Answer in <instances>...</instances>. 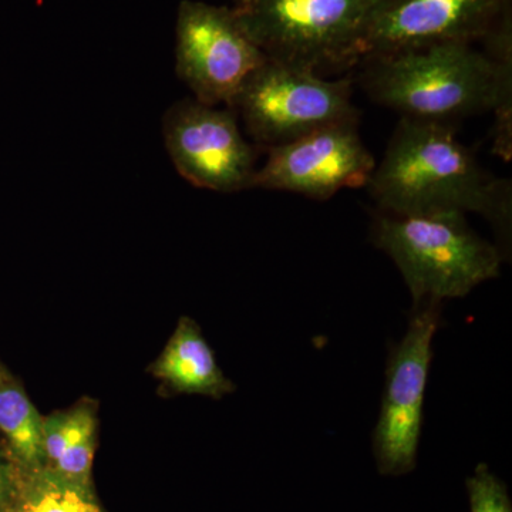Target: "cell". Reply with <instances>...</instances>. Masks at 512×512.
<instances>
[{
	"instance_id": "obj_17",
	"label": "cell",
	"mask_w": 512,
	"mask_h": 512,
	"mask_svg": "<svg viewBox=\"0 0 512 512\" xmlns=\"http://www.w3.org/2000/svg\"><path fill=\"white\" fill-rule=\"evenodd\" d=\"M94 426L87 427L67 446L53 470L73 483L89 487L94 451Z\"/></svg>"
},
{
	"instance_id": "obj_13",
	"label": "cell",
	"mask_w": 512,
	"mask_h": 512,
	"mask_svg": "<svg viewBox=\"0 0 512 512\" xmlns=\"http://www.w3.org/2000/svg\"><path fill=\"white\" fill-rule=\"evenodd\" d=\"M0 431L22 470L43 467V419L18 384L0 377Z\"/></svg>"
},
{
	"instance_id": "obj_4",
	"label": "cell",
	"mask_w": 512,
	"mask_h": 512,
	"mask_svg": "<svg viewBox=\"0 0 512 512\" xmlns=\"http://www.w3.org/2000/svg\"><path fill=\"white\" fill-rule=\"evenodd\" d=\"M377 0H234L266 59L328 77L357 67Z\"/></svg>"
},
{
	"instance_id": "obj_15",
	"label": "cell",
	"mask_w": 512,
	"mask_h": 512,
	"mask_svg": "<svg viewBox=\"0 0 512 512\" xmlns=\"http://www.w3.org/2000/svg\"><path fill=\"white\" fill-rule=\"evenodd\" d=\"M466 487L471 512H512L507 485L487 464H478L473 476L467 478Z\"/></svg>"
},
{
	"instance_id": "obj_19",
	"label": "cell",
	"mask_w": 512,
	"mask_h": 512,
	"mask_svg": "<svg viewBox=\"0 0 512 512\" xmlns=\"http://www.w3.org/2000/svg\"><path fill=\"white\" fill-rule=\"evenodd\" d=\"M3 376V372H2V369H0V377Z\"/></svg>"
},
{
	"instance_id": "obj_9",
	"label": "cell",
	"mask_w": 512,
	"mask_h": 512,
	"mask_svg": "<svg viewBox=\"0 0 512 512\" xmlns=\"http://www.w3.org/2000/svg\"><path fill=\"white\" fill-rule=\"evenodd\" d=\"M376 160L359 133V120L339 121L268 148L254 188L326 201L345 188L366 187Z\"/></svg>"
},
{
	"instance_id": "obj_14",
	"label": "cell",
	"mask_w": 512,
	"mask_h": 512,
	"mask_svg": "<svg viewBox=\"0 0 512 512\" xmlns=\"http://www.w3.org/2000/svg\"><path fill=\"white\" fill-rule=\"evenodd\" d=\"M484 50L494 60L495 96L493 151L508 163L512 158V23L505 22L484 40Z\"/></svg>"
},
{
	"instance_id": "obj_1",
	"label": "cell",
	"mask_w": 512,
	"mask_h": 512,
	"mask_svg": "<svg viewBox=\"0 0 512 512\" xmlns=\"http://www.w3.org/2000/svg\"><path fill=\"white\" fill-rule=\"evenodd\" d=\"M377 210L399 215H481L511 242L512 184L487 173L454 124L402 117L370 177Z\"/></svg>"
},
{
	"instance_id": "obj_8",
	"label": "cell",
	"mask_w": 512,
	"mask_h": 512,
	"mask_svg": "<svg viewBox=\"0 0 512 512\" xmlns=\"http://www.w3.org/2000/svg\"><path fill=\"white\" fill-rule=\"evenodd\" d=\"M163 137L175 170L194 187L224 194L254 188L256 151L229 107L177 101L165 111Z\"/></svg>"
},
{
	"instance_id": "obj_5",
	"label": "cell",
	"mask_w": 512,
	"mask_h": 512,
	"mask_svg": "<svg viewBox=\"0 0 512 512\" xmlns=\"http://www.w3.org/2000/svg\"><path fill=\"white\" fill-rule=\"evenodd\" d=\"M352 97V77L329 80L266 59L228 107L256 144L271 148L329 124L359 120Z\"/></svg>"
},
{
	"instance_id": "obj_2",
	"label": "cell",
	"mask_w": 512,
	"mask_h": 512,
	"mask_svg": "<svg viewBox=\"0 0 512 512\" xmlns=\"http://www.w3.org/2000/svg\"><path fill=\"white\" fill-rule=\"evenodd\" d=\"M357 67L367 96L407 119L456 124L493 110L494 60L473 43L370 55Z\"/></svg>"
},
{
	"instance_id": "obj_6",
	"label": "cell",
	"mask_w": 512,
	"mask_h": 512,
	"mask_svg": "<svg viewBox=\"0 0 512 512\" xmlns=\"http://www.w3.org/2000/svg\"><path fill=\"white\" fill-rule=\"evenodd\" d=\"M443 303L414 305L406 335L389 350L379 419L372 447L382 476L412 473L423 427L424 399L433 340L441 323Z\"/></svg>"
},
{
	"instance_id": "obj_10",
	"label": "cell",
	"mask_w": 512,
	"mask_h": 512,
	"mask_svg": "<svg viewBox=\"0 0 512 512\" xmlns=\"http://www.w3.org/2000/svg\"><path fill=\"white\" fill-rule=\"evenodd\" d=\"M511 20V0H377L366 56L439 43L484 42Z\"/></svg>"
},
{
	"instance_id": "obj_7",
	"label": "cell",
	"mask_w": 512,
	"mask_h": 512,
	"mask_svg": "<svg viewBox=\"0 0 512 512\" xmlns=\"http://www.w3.org/2000/svg\"><path fill=\"white\" fill-rule=\"evenodd\" d=\"M266 56L231 6L183 0L175 23V72L194 99L229 106Z\"/></svg>"
},
{
	"instance_id": "obj_18",
	"label": "cell",
	"mask_w": 512,
	"mask_h": 512,
	"mask_svg": "<svg viewBox=\"0 0 512 512\" xmlns=\"http://www.w3.org/2000/svg\"><path fill=\"white\" fill-rule=\"evenodd\" d=\"M15 487V467L0 456V512L8 511Z\"/></svg>"
},
{
	"instance_id": "obj_11",
	"label": "cell",
	"mask_w": 512,
	"mask_h": 512,
	"mask_svg": "<svg viewBox=\"0 0 512 512\" xmlns=\"http://www.w3.org/2000/svg\"><path fill=\"white\" fill-rule=\"evenodd\" d=\"M154 372L180 392L221 397L232 390L207 340L187 319L178 326Z\"/></svg>"
},
{
	"instance_id": "obj_16",
	"label": "cell",
	"mask_w": 512,
	"mask_h": 512,
	"mask_svg": "<svg viewBox=\"0 0 512 512\" xmlns=\"http://www.w3.org/2000/svg\"><path fill=\"white\" fill-rule=\"evenodd\" d=\"M94 426L92 414L77 410L43 419V453L45 460L55 464L67 446L87 427Z\"/></svg>"
},
{
	"instance_id": "obj_3",
	"label": "cell",
	"mask_w": 512,
	"mask_h": 512,
	"mask_svg": "<svg viewBox=\"0 0 512 512\" xmlns=\"http://www.w3.org/2000/svg\"><path fill=\"white\" fill-rule=\"evenodd\" d=\"M370 241L399 268L413 306L464 298L498 278L505 255L471 229L466 215H399L377 210Z\"/></svg>"
},
{
	"instance_id": "obj_12",
	"label": "cell",
	"mask_w": 512,
	"mask_h": 512,
	"mask_svg": "<svg viewBox=\"0 0 512 512\" xmlns=\"http://www.w3.org/2000/svg\"><path fill=\"white\" fill-rule=\"evenodd\" d=\"M6 512H103L90 488L73 483L53 468L15 467V487Z\"/></svg>"
}]
</instances>
